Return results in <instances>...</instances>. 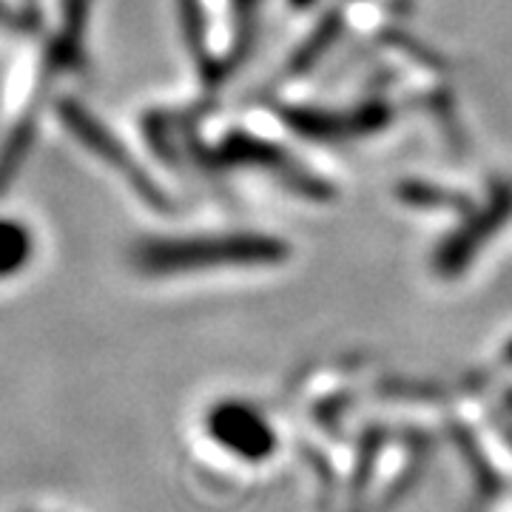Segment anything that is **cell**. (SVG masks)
<instances>
[{
  "label": "cell",
  "mask_w": 512,
  "mask_h": 512,
  "mask_svg": "<svg viewBox=\"0 0 512 512\" xmlns=\"http://www.w3.org/2000/svg\"><path fill=\"white\" fill-rule=\"evenodd\" d=\"M276 248L265 239L237 237V239H180V242H154L146 251H140V265L146 271H188L200 265L217 262H256V259H274Z\"/></svg>",
  "instance_id": "cell-1"
},
{
  "label": "cell",
  "mask_w": 512,
  "mask_h": 512,
  "mask_svg": "<svg viewBox=\"0 0 512 512\" xmlns=\"http://www.w3.org/2000/svg\"><path fill=\"white\" fill-rule=\"evenodd\" d=\"M12 512H72L66 507H57V504H46V501H32V504H20Z\"/></svg>",
  "instance_id": "cell-2"
}]
</instances>
